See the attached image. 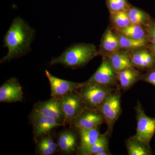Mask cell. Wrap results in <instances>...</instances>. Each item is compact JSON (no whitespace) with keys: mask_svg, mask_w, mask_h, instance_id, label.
Returning a JSON list of instances; mask_svg holds the SVG:
<instances>
[{"mask_svg":"<svg viewBox=\"0 0 155 155\" xmlns=\"http://www.w3.org/2000/svg\"><path fill=\"white\" fill-rule=\"evenodd\" d=\"M34 35V31L19 17L14 19L4 39L5 46L8 52L1 60L5 63L25 54L30 51V44Z\"/></svg>","mask_w":155,"mask_h":155,"instance_id":"obj_1","label":"cell"},{"mask_svg":"<svg viewBox=\"0 0 155 155\" xmlns=\"http://www.w3.org/2000/svg\"><path fill=\"white\" fill-rule=\"evenodd\" d=\"M117 30L123 35L130 38L138 40L147 39L146 29L141 25L131 24L125 28Z\"/></svg>","mask_w":155,"mask_h":155,"instance_id":"obj_24","label":"cell"},{"mask_svg":"<svg viewBox=\"0 0 155 155\" xmlns=\"http://www.w3.org/2000/svg\"><path fill=\"white\" fill-rule=\"evenodd\" d=\"M137 127L134 137L150 146V143L155 134V118L149 117L145 113L140 102H137L134 107Z\"/></svg>","mask_w":155,"mask_h":155,"instance_id":"obj_5","label":"cell"},{"mask_svg":"<svg viewBox=\"0 0 155 155\" xmlns=\"http://www.w3.org/2000/svg\"><path fill=\"white\" fill-rule=\"evenodd\" d=\"M107 4L110 14L127 11L130 7L126 0H107Z\"/></svg>","mask_w":155,"mask_h":155,"instance_id":"obj_26","label":"cell"},{"mask_svg":"<svg viewBox=\"0 0 155 155\" xmlns=\"http://www.w3.org/2000/svg\"><path fill=\"white\" fill-rule=\"evenodd\" d=\"M119 86L113 91L101 105L99 111L102 114L107 125L106 133L110 137L114 124L122 113L121 93Z\"/></svg>","mask_w":155,"mask_h":155,"instance_id":"obj_4","label":"cell"},{"mask_svg":"<svg viewBox=\"0 0 155 155\" xmlns=\"http://www.w3.org/2000/svg\"><path fill=\"white\" fill-rule=\"evenodd\" d=\"M132 66L139 70L147 71L155 67V58L147 48L127 51Z\"/></svg>","mask_w":155,"mask_h":155,"instance_id":"obj_12","label":"cell"},{"mask_svg":"<svg viewBox=\"0 0 155 155\" xmlns=\"http://www.w3.org/2000/svg\"><path fill=\"white\" fill-rule=\"evenodd\" d=\"M111 27L119 30L125 28L131 24L127 11L110 14Z\"/></svg>","mask_w":155,"mask_h":155,"instance_id":"obj_25","label":"cell"},{"mask_svg":"<svg viewBox=\"0 0 155 155\" xmlns=\"http://www.w3.org/2000/svg\"><path fill=\"white\" fill-rule=\"evenodd\" d=\"M107 57L109 58L112 67L117 73L126 68L133 67L127 51L121 50Z\"/></svg>","mask_w":155,"mask_h":155,"instance_id":"obj_18","label":"cell"},{"mask_svg":"<svg viewBox=\"0 0 155 155\" xmlns=\"http://www.w3.org/2000/svg\"><path fill=\"white\" fill-rule=\"evenodd\" d=\"M121 50L118 37L111 26H109L101 39L98 51L99 55L107 57Z\"/></svg>","mask_w":155,"mask_h":155,"instance_id":"obj_14","label":"cell"},{"mask_svg":"<svg viewBox=\"0 0 155 155\" xmlns=\"http://www.w3.org/2000/svg\"><path fill=\"white\" fill-rule=\"evenodd\" d=\"M109 137L106 132L101 134L99 138L94 144L78 153L81 155H99L103 152L109 150Z\"/></svg>","mask_w":155,"mask_h":155,"instance_id":"obj_21","label":"cell"},{"mask_svg":"<svg viewBox=\"0 0 155 155\" xmlns=\"http://www.w3.org/2000/svg\"><path fill=\"white\" fill-rule=\"evenodd\" d=\"M140 70L133 67H128L117 73L119 87L123 91L131 88L136 82L141 80Z\"/></svg>","mask_w":155,"mask_h":155,"instance_id":"obj_15","label":"cell"},{"mask_svg":"<svg viewBox=\"0 0 155 155\" xmlns=\"http://www.w3.org/2000/svg\"><path fill=\"white\" fill-rule=\"evenodd\" d=\"M37 141V150L41 155L54 154L58 147V144L54 141L51 136L49 134L40 137Z\"/></svg>","mask_w":155,"mask_h":155,"instance_id":"obj_22","label":"cell"},{"mask_svg":"<svg viewBox=\"0 0 155 155\" xmlns=\"http://www.w3.org/2000/svg\"><path fill=\"white\" fill-rule=\"evenodd\" d=\"M113 30L118 37L121 50L126 51H131L140 48L146 47L149 44L147 39L138 40L130 38L123 35L118 30L114 29H113Z\"/></svg>","mask_w":155,"mask_h":155,"instance_id":"obj_20","label":"cell"},{"mask_svg":"<svg viewBox=\"0 0 155 155\" xmlns=\"http://www.w3.org/2000/svg\"><path fill=\"white\" fill-rule=\"evenodd\" d=\"M82 83V86L76 92L81 98L86 108L92 110H99L105 100L116 87L96 84Z\"/></svg>","mask_w":155,"mask_h":155,"instance_id":"obj_3","label":"cell"},{"mask_svg":"<svg viewBox=\"0 0 155 155\" xmlns=\"http://www.w3.org/2000/svg\"><path fill=\"white\" fill-rule=\"evenodd\" d=\"M104 122V119L99 110H92L86 108L70 124L76 130H78L99 127Z\"/></svg>","mask_w":155,"mask_h":155,"instance_id":"obj_10","label":"cell"},{"mask_svg":"<svg viewBox=\"0 0 155 155\" xmlns=\"http://www.w3.org/2000/svg\"><path fill=\"white\" fill-rule=\"evenodd\" d=\"M147 47L151 52L155 58V44L150 43H149Z\"/></svg>","mask_w":155,"mask_h":155,"instance_id":"obj_29","label":"cell"},{"mask_svg":"<svg viewBox=\"0 0 155 155\" xmlns=\"http://www.w3.org/2000/svg\"><path fill=\"white\" fill-rule=\"evenodd\" d=\"M98 55L96 47L93 44H77L68 48L60 57L52 59L50 64H61L75 69L84 67Z\"/></svg>","mask_w":155,"mask_h":155,"instance_id":"obj_2","label":"cell"},{"mask_svg":"<svg viewBox=\"0 0 155 155\" xmlns=\"http://www.w3.org/2000/svg\"><path fill=\"white\" fill-rule=\"evenodd\" d=\"M117 73L111 65L109 58L102 57L100 67L88 80L84 82L86 84H96L115 87L119 86Z\"/></svg>","mask_w":155,"mask_h":155,"instance_id":"obj_6","label":"cell"},{"mask_svg":"<svg viewBox=\"0 0 155 155\" xmlns=\"http://www.w3.org/2000/svg\"><path fill=\"white\" fill-rule=\"evenodd\" d=\"M127 12L131 24L141 25L146 28L151 22L149 14L141 9L130 6Z\"/></svg>","mask_w":155,"mask_h":155,"instance_id":"obj_23","label":"cell"},{"mask_svg":"<svg viewBox=\"0 0 155 155\" xmlns=\"http://www.w3.org/2000/svg\"><path fill=\"white\" fill-rule=\"evenodd\" d=\"M79 136L80 142L78 147V153L86 149L96 142L101 134L99 127L89 129L77 130Z\"/></svg>","mask_w":155,"mask_h":155,"instance_id":"obj_17","label":"cell"},{"mask_svg":"<svg viewBox=\"0 0 155 155\" xmlns=\"http://www.w3.org/2000/svg\"><path fill=\"white\" fill-rule=\"evenodd\" d=\"M128 155H152L153 152L150 146L140 141L134 137H131L126 141Z\"/></svg>","mask_w":155,"mask_h":155,"instance_id":"obj_19","label":"cell"},{"mask_svg":"<svg viewBox=\"0 0 155 155\" xmlns=\"http://www.w3.org/2000/svg\"><path fill=\"white\" fill-rule=\"evenodd\" d=\"M60 101L65 116L66 124H70L86 108L81 98L76 91L65 95Z\"/></svg>","mask_w":155,"mask_h":155,"instance_id":"obj_7","label":"cell"},{"mask_svg":"<svg viewBox=\"0 0 155 155\" xmlns=\"http://www.w3.org/2000/svg\"><path fill=\"white\" fill-rule=\"evenodd\" d=\"M23 93L18 79L13 78L5 82L0 87V102L14 103L22 101Z\"/></svg>","mask_w":155,"mask_h":155,"instance_id":"obj_13","label":"cell"},{"mask_svg":"<svg viewBox=\"0 0 155 155\" xmlns=\"http://www.w3.org/2000/svg\"><path fill=\"white\" fill-rule=\"evenodd\" d=\"M29 117L33 126L34 137L36 142L43 136L49 134L54 128L63 126L54 119L33 111Z\"/></svg>","mask_w":155,"mask_h":155,"instance_id":"obj_9","label":"cell"},{"mask_svg":"<svg viewBox=\"0 0 155 155\" xmlns=\"http://www.w3.org/2000/svg\"><path fill=\"white\" fill-rule=\"evenodd\" d=\"M147 39L150 43L155 44V21L152 20L150 23L146 27Z\"/></svg>","mask_w":155,"mask_h":155,"instance_id":"obj_28","label":"cell"},{"mask_svg":"<svg viewBox=\"0 0 155 155\" xmlns=\"http://www.w3.org/2000/svg\"><path fill=\"white\" fill-rule=\"evenodd\" d=\"M33 111L54 119L63 126L66 124L65 116L59 100L51 98L47 101L38 102L34 106Z\"/></svg>","mask_w":155,"mask_h":155,"instance_id":"obj_11","label":"cell"},{"mask_svg":"<svg viewBox=\"0 0 155 155\" xmlns=\"http://www.w3.org/2000/svg\"><path fill=\"white\" fill-rule=\"evenodd\" d=\"M51 86V98L60 101L65 95L77 91L83 85V83H77L61 79L54 76L45 70Z\"/></svg>","mask_w":155,"mask_h":155,"instance_id":"obj_8","label":"cell"},{"mask_svg":"<svg viewBox=\"0 0 155 155\" xmlns=\"http://www.w3.org/2000/svg\"><path fill=\"white\" fill-rule=\"evenodd\" d=\"M58 145V148L63 153H72L78 149L77 136L71 130H64L59 136Z\"/></svg>","mask_w":155,"mask_h":155,"instance_id":"obj_16","label":"cell"},{"mask_svg":"<svg viewBox=\"0 0 155 155\" xmlns=\"http://www.w3.org/2000/svg\"><path fill=\"white\" fill-rule=\"evenodd\" d=\"M140 80L155 87V67L147 70L144 74L142 75Z\"/></svg>","mask_w":155,"mask_h":155,"instance_id":"obj_27","label":"cell"}]
</instances>
